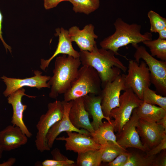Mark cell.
<instances>
[{
  "mask_svg": "<svg viewBox=\"0 0 166 166\" xmlns=\"http://www.w3.org/2000/svg\"><path fill=\"white\" fill-rule=\"evenodd\" d=\"M130 153L127 151L122 152L113 161L108 163L109 166H124L127 162Z\"/></svg>",
  "mask_w": 166,
  "mask_h": 166,
  "instance_id": "30",
  "label": "cell"
},
{
  "mask_svg": "<svg viewBox=\"0 0 166 166\" xmlns=\"http://www.w3.org/2000/svg\"><path fill=\"white\" fill-rule=\"evenodd\" d=\"M28 137L18 127L8 125L0 131V146L3 151H10L26 144Z\"/></svg>",
  "mask_w": 166,
  "mask_h": 166,
  "instance_id": "18",
  "label": "cell"
},
{
  "mask_svg": "<svg viewBox=\"0 0 166 166\" xmlns=\"http://www.w3.org/2000/svg\"><path fill=\"white\" fill-rule=\"evenodd\" d=\"M125 81L128 89L131 88L140 100H143L144 88L150 86L151 84L150 72L144 61L140 64L135 60L129 61L128 74L125 75Z\"/></svg>",
  "mask_w": 166,
  "mask_h": 166,
  "instance_id": "8",
  "label": "cell"
},
{
  "mask_svg": "<svg viewBox=\"0 0 166 166\" xmlns=\"http://www.w3.org/2000/svg\"><path fill=\"white\" fill-rule=\"evenodd\" d=\"M3 151L2 148L0 146V159L2 158V152Z\"/></svg>",
  "mask_w": 166,
  "mask_h": 166,
  "instance_id": "40",
  "label": "cell"
},
{
  "mask_svg": "<svg viewBox=\"0 0 166 166\" xmlns=\"http://www.w3.org/2000/svg\"><path fill=\"white\" fill-rule=\"evenodd\" d=\"M79 52L82 65L91 67L97 71L102 87L116 79L121 74V71L125 73L127 70V67L110 50L98 49L97 45L91 52Z\"/></svg>",
  "mask_w": 166,
  "mask_h": 166,
  "instance_id": "1",
  "label": "cell"
},
{
  "mask_svg": "<svg viewBox=\"0 0 166 166\" xmlns=\"http://www.w3.org/2000/svg\"><path fill=\"white\" fill-rule=\"evenodd\" d=\"M156 156L144 157L137 153H130L128 160L124 166H153Z\"/></svg>",
  "mask_w": 166,
  "mask_h": 166,
  "instance_id": "28",
  "label": "cell"
},
{
  "mask_svg": "<svg viewBox=\"0 0 166 166\" xmlns=\"http://www.w3.org/2000/svg\"><path fill=\"white\" fill-rule=\"evenodd\" d=\"M94 29V26L89 24L82 30L77 26H73L69 29L68 32L71 41L76 42L80 51L91 52L97 45L95 39L98 37L95 34Z\"/></svg>",
  "mask_w": 166,
  "mask_h": 166,
  "instance_id": "16",
  "label": "cell"
},
{
  "mask_svg": "<svg viewBox=\"0 0 166 166\" xmlns=\"http://www.w3.org/2000/svg\"><path fill=\"white\" fill-rule=\"evenodd\" d=\"M3 20V16L2 14L1 11L0 10V40L1 41L4 47H5L6 52L8 50L10 52V53H12V48L11 47L8 45L5 42L4 39L2 37V24Z\"/></svg>",
  "mask_w": 166,
  "mask_h": 166,
  "instance_id": "36",
  "label": "cell"
},
{
  "mask_svg": "<svg viewBox=\"0 0 166 166\" xmlns=\"http://www.w3.org/2000/svg\"><path fill=\"white\" fill-rule=\"evenodd\" d=\"M125 74H121L113 81L107 83L103 87L100 95L101 106L104 116L110 117L111 110L119 106L121 92L128 89L125 81Z\"/></svg>",
  "mask_w": 166,
  "mask_h": 166,
  "instance_id": "9",
  "label": "cell"
},
{
  "mask_svg": "<svg viewBox=\"0 0 166 166\" xmlns=\"http://www.w3.org/2000/svg\"><path fill=\"white\" fill-rule=\"evenodd\" d=\"M143 100L140 99L130 88L120 95L119 106L112 109L110 117L113 118L115 131L120 132L125 124L129 120L133 110L138 107Z\"/></svg>",
  "mask_w": 166,
  "mask_h": 166,
  "instance_id": "7",
  "label": "cell"
},
{
  "mask_svg": "<svg viewBox=\"0 0 166 166\" xmlns=\"http://www.w3.org/2000/svg\"><path fill=\"white\" fill-rule=\"evenodd\" d=\"M127 151L126 149L112 142H108L102 148V162L109 163L113 161L122 152Z\"/></svg>",
  "mask_w": 166,
  "mask_h": 166,
  "instance_id": "26",
  "label": "cell"
},
{
  "mask_svg": "<svg viewBox=\"0 0 166 166\" xmlns=\"http://www.w3.org/2000/svg\"><path fill=\"white\" fill-rule=\"evenodd\" d=\"M102 148L78 153L76 164L78 166H99L101 162Z\"/></svg>",
  "mask_w": 166,
  "mask_h": 166,
  "instance_id": "23",
  "label": "cell"
},
{
  "mask_svg": "<svg viewBox=\"0 0 166 166\" xmlns=\"http://www.w3.org/2000/svg\"><path fill=\"white\" fill-rule=\"evenodd\" d=\"M64 111L61 119L56 122L49 131L46 136L47 143L51 148L57 136L63 132H75L88 135L90 132L83 129H78L71 123L69 117V113L72 104V100L67 102L62 101Z\"/></svg>",
  "mask_w": 166,
  "mask_h": 166,
  "instance_id": "15",
  "label": "cell"
},
{
  "mask_svg": "<svg viewBox=\"0 0 166 166\" xmlns=\"http://www.w3.org/2000/svg\"><path fill=\"white\" fill-rule=\"evenodd\" d=\"M47 108V112L40 116L36 125L37 132L35 144L37 149L41 152L50 150L47 143V135L55 123L61 119L64 111L62 102L59 100L49 103Z\"/></svg>",
  "mask_w": 166,
  "mask_h": 166,
  "instance_id": "5",
  "label": "cell"
},
{
  "mask_svg": "<svg viewBox=\"0 0 166 166\" xmlns=\"http://www.w3.org/2000/svg\"><path fill=\"white\" fill-rule=\"evenodd\" d=\"M136 129L147 151L159 144L166 136V131L161 125L156 123L150 122L140 119Z\"/></svg>",
  "mask_w": 166,
  "mask_h": 166,
  "instance_id": "11",
  "label": "cell"
},
{
  "mask_svg": "<svg viewBox=\"0 0 166 166\" xmlns=\"http://www.w3.org/2000/svg\"><path fill=\"white\" fill-rule=\"evenodd\" d=\"M101 86L97 71L91 67L82 65L72 86L64 94V101L69 102L89 94L100 95Z\"/></svg>",
  "mask_w": 166,
  "mask_h": 166,
  "instance_id": "4",
  "label": "cell"
},
{
  "mask_svg": "<svg viewBox=\"0 0 166 166\" xmlns=\"http://www.w3.org/2000/svg\"><path fill=\"white\" fill-rule=\"evenodd\" d=\"M142 100L149 104L158 105L166 110V97L157 94L149 87L145 88L143 90Z\"/></svg>",
  "mask_w": 166,
  "mask_h": 166,
  "instance_id": "27",
  "label": "cell"
},
{
  "mask_svg": "<svg viewBox=\"0 0 166 166\" xmlns=\"http://www.w3.org/2000/svg\"><path fill=\"white\" fill-rule=\"evenodd\" d=\"M16 161V159L14 157H10L7 160L0 163V166H12Z\"/></svg>",
  "mask_w": 166,
  "mask_h": 166,
  "instance_id": "37",
  "label": "cell"
},
{
  "mask_svg": "<svg viewBox=\"0 0 166 166\" xmlns=\"http://www.w3.org/2000/svg\"><path fill=\"white\" fill-rule=\"evenodd\" d=\"M89 115L85 109L83 97L72 100L69 117L73 125L78 129H85L90 133L94 131L90 122Z\"/></svg>",
  "mask_w": 166,
  "mask_h": 166,
  "instance_id": "19",
  "label": "cell"
},
{
  "mask_svg": "<svg viewBox=\"0 0 166 166\" xmlns=\"http://www.w3.org/2000/svg\"><path fill=\"white\" fill-rule=\"evenodd\" d=\"M81 63L79 58L66 54L56 57L53 71V75L48 82L50 86L49 97L56 99L64 94L71 87L76 78Z\"/></svg>",
  "mask_w": 166,
  "mask_h": 166,
  "instance_id": "3",
  "label": "cell"
},
{
  "mask_svg": "<svg viewBox=\"0 0 166 166\" xmlns=\"http://www.w3.org/2000/svg\"><path fill=\"white\" fill-rule=\"evenodd\" d=\"M34 76L23 79L8 77L4 75L1 77L6 87L3 94L7 97L11 93L25 86L34 87L38 89L42 88H50L48 83L50 76L43 75L42 72L38 70L33 72Z\"/></svg>",
  "mask_w": 166,
  "mask_h": 166,
  "instance_id": "10",
  "label": "cell"
},
{
  "mask_svg": "<svg viewBox=\"0 0 166 166\" xmlns=\"http://www.w3.org/2000/svg\"><path fill=\"white\" fill-rule=\"evenodd\" d=\"M114 131L113 120H111L110 122L104 121L101 125L90 133L89 135L97 143L102 147L110 142L118 144Z\"/></svg>",
  "mask_w": 166,
  "mask_h": 166,
  "instance_id": "22",
  "label": "cell"
},
{
  "mask_svg": "<svg viewBox=\"0 0 166 166\" xmlns=\"http://www.w3.org/2000/svg\"><path fill=\"white\" fill-rule=\"evenodd\" d=\"M75 162L69 160L68 161H58L53 159H47L42 161L41 165L42 166H73Z\"/></svg>",
  "mask_w": 166,
  "mask_h": 166,
  "instance_id": "31",
  "label": "cell"
},
{
  "mask_svg": "<svg viewBox=\"0 0 166 166\" xmlns=\"http://www.w3.org/2000/svg\"><path fill=\"white\" fill-rule=\"evenodd\" d=\"M54 35L58 37V42L56 49L53 54L49 59H41L40 67L44 71L48 67L51 61L59 54H66L74 58H79V52L75 50L72 45L68 30L63 27L55 29Z\"/></svg>",
  "mask_w": 166,
  "mask_h": 166,
  "instance_id": "17",
  "label": "cell"
},
{
  "mask_svg": "<svg viewBox=\"0 0 166 166\" xmlns=\"http://www.w3.org/2000/svg\"><path fill=\"white\" fill-rule=\"evenodd\" d=\"M158 158L155 157L153 166H166V155L165 150Z\"/></svg>",
  "mask_w": 166,
  "mask_h": 166,
  "instance_id": "34",
  "label": "cell"
},
{
  "mask_svg": "<svg viewBox=\"0 0 166 166\" xmlns=\"http://www.w3.org/2000/svg\"><path fill=\"white\" fill-rule=\"evenodd\" d=\"M139 117L134 109L129 120L124 124L119 133H117V142L121 147L127 148H135L146 152L143 145L136 127Z\"/></svg>",
  "mask_w": 166,
  "mask_h": 166,
  "instance_id": "12",
  "label": "cell"
},
{
  "mask_svg": "<svg viewBox=\"0 0 166 166\" xmlns=\"http://www.w3.org/2000/svg\"><path fill=\"white\" fill-rule=\"evenodd\" d=\"M68 0H44V6L46 10H49L56 7L60 2Z\"/></svg>",
  "mask_w": 166,
  "mask_h": 166,
  "instance_id": "35",
  "label": "cell"
},
{
  "mask_svg": "<svg viewBox=\"0 0 166 166\" xmlns=\"http://www.w3.org/2000/svg\"><path fill=\"white\" fill-rule=\"evenodd\" d=\"M166 149V136L165 137L161 142L157 145L152 149L147 151V156H156L162 151Z\"/></svg>",
  "mask_w": 166,
  "mask_h": 166,
  "instance_id": "32",
  "label": "cell"
},
{
  "mask_svg": "<svg viewBox=\"0 0 166 166\" xmlns=\"http://www.w3.org/2000/svg\"><path fill=\"white\" fill-rule=\"evenodd\" d=\"M148 47L153 57L156 56L162 61H166V40L158 38L146 40L142 42Z\"/></svg>",
  "mask_w": 166,
  "mask_h": 166,
  "instance_id": "25",
  "label": "cell"
},
{
  "mask_svg": "<svg viewBox=\"0 0 166 166\" xmlns=\"http://www.w3.org/2000/svg\"><path fill=\"white\" fill-rule=\"evenodd\" d=\"M53 160L58 161H68L69 159L66 156L63 155L57 148L53 149L51 152Z\"/></svg>",
  "mask_w": 166,
  "mask_h": 166,
  "instance_id": "33",
  "label": "cell"
},
{
  "mask_svg": "<svg viewBox=\"0 0 166 166\" xmlns=\"http://www.w3.org/2000/svg\"><path fill=\"white\" fill-rule=\"evenodd\" d=\"M136 51L134 57L135 61L139 63L143 59L147 64L150 73L151 83L156 90L164 95L166 94V61L155 58L147 51L145 47L138 45L135 47Z\"/></svg>",
  "mask_w": 166,
  "mask_h": 166,
  "instance_id": "6",
  "label": "cell"
},
{
  "mask_svg": "<svg viewBox=\"0 0 166 166\" xmlns=\"http://www.w3.org/2000/svg\"><path fill=\"white\" fill-rule=\"evenodd\" d=\"M83 98L85 109L93 119L91 124L94 130L102 124L103 119L110 121L111 119L105 116L103 112L101 106L102 98L100 94H89Z\"/></svg>",
  "mask_w": 166,
  "mask_h": 166,
  "instance_id": "20",
  "label": "cell"
},
{
  "mask_svg": "<svg viewBox=\"0 0 166 166\" xmlns=\"http://www.w3.org/2000/svg\"><path fill=\"white\" fill-rule=\"evenodd\" d=\"M68 137L57 138V140L65 141L66 150L77 153L90 150L99 149L102 146L97 143L90 135L75 132H66Z\"/></svg>",
  "mask_w": 166,
  "mask_h": 166,
  "instance_id": "13",
  "label": "cell"
},
{
  "mask_svg": "<svg viewBox=\"0 0 166 166\" xmlns=\"http://www.w3.org/2000/svg\"><path fill=\"white\" fill-rule=\"evenodd\" d=\"M73 5L75 13L88 15L97 10L100 6V0H68Z\"/></svg>",
  "mask_w": 166,
  "mask_h": 166,
  "instance_id": "24",
  "label": "cell"
},
{
  "mask_svg": "<svg viewBox=\"0 0 166 166\" xmlns=\"http://www.w3.org/2000/svg\"><path fill=\"white\" fill-rule=\"evenodd\" d=\"M134 110L139 119L150 122L156 123L166 116V110L143 101Z\"/></svg>",
  "mask_w": 166,
  "mask_h": 166,
  "instance_id": "21",
  "label": "cell"
},
{
  "mask_svg": "<svg viewBox=\"0 0 166 166\" xmlns=\"http://www.w3.org/2000/svg\"><path fill=\"white\" fill-rule=\"evenodd\" d=\"M25 90L23 88L19 89L11 93L7 97L8 103L11 105L13 110L11 123L13 125L19 127L27 136L30 138L32 136L25 124L23 121V114L27 108V105L22 102L23 96L35 98V96H31L25 93Z\"/></svg>",
  "mask_w": 166,
  "mask_h": 166,
  "instance_id": "14",
  "label": "cell"
},
{
  "mask_svg": "<svg viewBox=\"0 0 166 166\" xmlns=\"http://www.w3.org/2000/svg\"><path fill=\"white\" fill-rule=\"evenodd\" d=\"M156 123L161 125L166 131V116L160 119Z\"/></svg>",
  "mask_w": 166,
  "mask_h": 166,
  "instance_id": "39",
  "label": "cell"
},
{
  "mask_svg": "<svg viewBox=\"0 0 166 166\" xmlns=\"http://www.w3.org/2000/svg\"><path fill=\"white\" fill-rule=\"evenodd\" d=\"M158 33L159 35L158 38L161 39H166V28L160 30Z\"/></svg>",
  "mask_w": 166,
  "mask_h": 166,
  "instance_id": "38",
  "label": "cell"
},
{
  "mask_svg": "<svg viewBox=\"0 0 166 166\" xmlns=\"http://www.w3.org/2000/svg\"><path fill=\"white\" fill-rule=\"evenodd\" d=\"M149 19L151 33H157L166 28V19L155 11L150 10L148 13Z\"/></svg>",
  "mask_w": 166,
  "mask_h": 166,
  "instance_id": "29",
  "label": "cell"
},
{
  "mask_svg": "<svg viewBox=\"0 0 166 166\" xmlns=\"http://www.w3.org/2000/svg\"><path fill=\"white\" fill-rule=\"evenodd\" d=\"M115 31L100 43L101 48L110 50L115 55H119L118 51L121 47L131 44L134 48L140 42L152 40L151 32L141 33V26L135 23L128 24L121 18H117L114 23Z\"/></svg>",
  "mask_w": 166,
  "mask_h": 166,
  "instance_id": "2",
  "label": "cell"
}]
</instances>
